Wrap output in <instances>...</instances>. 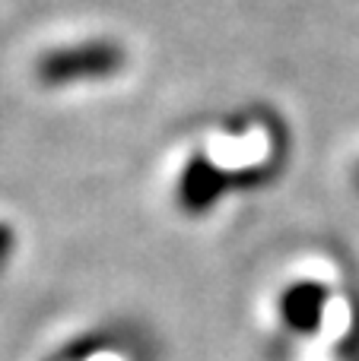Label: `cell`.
<instances>
[{
    "label": "cell",
    "mask_w": 359,
    "mask_h": 361,
    "mask_svg": "<svg viewBox=\"0 0 359 361\" xmlns=\"http://www.w3.org/2000/svg\"><path fill=\"white\" fill-rule=\"evenodd\" d=\"M121 54L112 44H80L70 51H57V54L42 61V76L48 82H73V80H99L118 70Z\"/></svg>",
    "instance_id": "1"
}]
</instances>
